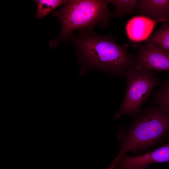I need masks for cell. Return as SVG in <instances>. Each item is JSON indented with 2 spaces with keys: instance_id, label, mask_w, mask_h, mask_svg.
Returning <instances> with one entry per match:
<instances>
[{
  "instance_id": "obj_1",
  "label": "cell",
  "mask_w": 169,
  "mask_h": 169,
  "mask_svg": "<svg viewBox=\"0 0 169 169\" xmlns=\"http://www.w3.org/2000/svg\"><path fill=\"white\" fill-rule=\"evenodd\" d=\"M78 30L71 38L76 54L89 67L125 76L135 66L136 58L128 52V43L119 45L112 35H100L93 29Z\"/></svg>"
},
{
  "instance_id": "obj_2",
  "label": "cell",
  "mask_w": 169,
  "mask_h": 169,
  "mask_svg": "<svg viewBox=\"0 0 169 169\" xmlns=\"http://www.w3.org/2000/svg\"><path fill=\"white\" fill-rule=\"evenodd\" d=\"M169 133V116L157 106L148 108L138 115L128 129L118 126L117 138L121 145L117 156L109 166L114 169L120 159L127 151H145L157 144Z\"/></svg>"
},
{
  "instance_id": "obj_3",
  "label": "cell",
  "mask_w": 169,
  "mask_h": 169,
  "mask_svg": "<svg viewBox=\"0 0 169 169\" xmlns=\"http://www.w3.org/2000/svg\"><path fill=\"white\" fill-rule=\"evenodd\" d=\"M109 3L108 0H67L62 8L53 13L61 23V30L56 38L67 42L74 30H94L97 26L106 28L112 17Z\"/></svg>"
},
{
  "instance_id": "obj_4",
  "label": "cell",
  "mask_w": 169,
  "mask_h": 169,
  "mask_svg": "<svg viewBox=\"0 0 169 169\" xmlns=\"http://www.w3.org/2000/svg\"><path fill=\"white\" fill-rule=\"evenodd\" d=\"M125 77L127 81L125 96L115 119L127 115L134 118L142 112L143 104L150 95L154 87L160 83V79L151 70L137 68L130 69Z\"/></svg>"
},
{
  "instance_id": "obj_5",
  "label": "cell",
  "mask_w": 169,
  "mask_h": 169,
  "mask_svg": "<svg viewBox=\"0 0 169 169\" xmlns=\"http://www.w3.org/2000/svg\"><path fill=\"white\" fill-rule=\"evenodd\" d=\"M132 47L136 48L138 53L135 67L150 70L169 71V50L156 45L132 42Z\"/></svg>"
},
{
  "instance_id": "obj_6",
  "label": "cell",
  "mask_w": 169,
  "mask_h": 169,
  "mask_svg": "<svg viewBox=\"0 0 169 169\" xmlns=\"http://www.w3.org/2000/svg\"><path fill=\"white\" fill-rule=\"evenodd\" d=\"M166 162H169V143L140 156L125 154L117 161L115 169H146L152 163Z\"/></svg>"
},
{
  "instance_id": "obj_7",
  "label": "cell",
  "mask_w": 169,
  "mask_h": 169,
  "mask_svg": "<svg viewBox=\"0 0 169 169\" xmlns=\"http://www.w3.org/2000/svg\"><path fill=\"white\" fill-rule=\"evenodd\" d=\"M163 20H155L141 15L134 17L129 19L125 26L126 34L133 42L146 41L150 37L156 24Z\"/></svg>"
},
{
  "instance_id": "obj_8",
  "label": "cell",
  "mask_w": 169,
  "mask_h": 169,
  "mask_svg": "<svg viewBox=\"0 0 169 169\" xmlns=\"http://www.w3.org/2000/svg\"><path fill=\"white\" fill-rule=\"evenodd\" d=\"M137 9L142 15L169 23V0H140Z\"/></svg>"
},
{
  "instance_id": "obj_9",
  "label": "cell",
  "mask_w": 169,
  "mask_h": 169,
  "mask_svg": "<svg viewBox=\"0 0 169 169\" xmlns=\"http://www.w3.org/2000/svg\"><path fill=\"white\" fill-rule=\"evenodd\" d=\"M159 84L151 102L156 104L163 113L169 116V77Z\"/></svg>"
},
{
  "instance_id": "obj_10",
  "label": "cell",
  "mask_w": 169,
  "mask_h": 169,
  "mask_svg": "<svg viewBox=\"0 0 169 169\" xmlns=\"http://www.w3.org/2000/svg\"><path fill=\"white\" fill-rule=\"evenodd\" d=\"M109 3L114 6L115 11L112 16L122 17L132 14L137 9L139 3L138 0H108Z\"/></svg>"
},
{
  "instance_id": "obj_11",
  "label": "cell",
  "mask_w": 169,
  "mask_h": 169,
  "mask_svg": "<svg viewBox=\"0 0 169 169\" xmlns=\"http://www.w3.org/2000/svg\"><path fill=\"white\" fill-rule=\"evenodd\" d=\"M169 50V23H163L160 28L146 41Z\"/></svg>"
},
{
  "instance_id": "obj_12",
  "label": "cell",
  "mask_w": 169,
  "mask_h": 169,
  "mask_svg": "<svg viewBox=\"0 0 169 169\" xmlns=\"http://www.w3.org/2000/svg\"><path fill=\"white\" fill-rule=\"evenodd\" d=\"M67 0H37V6L36 18L41 19L55 8L65 4Z\"/></svg>"
}]
</instances>
